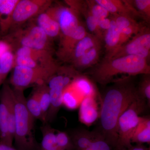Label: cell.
<instances>
[{
  "label": "cell",
  "instance_id": "obj_21",
  "mask_svg": "<svg viewBox=\"0 0 150 150\" xmlns=\"http://www.w3.org/2000/svg\"><path fill=\"white\" fill-rule=\"evenodd\" d=\"M40 130L42 134V140L38 150H62L56 143V130L49 123H43Z\"/></svg>",
  "mask_w": 150,
  "mask_h": 150
},
{
  "label": "cell",
  "instance_id": "obj_18",
  "mask_svg": "<svg viewBox=\"0 0 150 150\" xmlns=\"http://www.w3.org/2000/svg\"><path fill=\"white\" fill-rule=\"evenodd\" d=\"M37 23L38 26L43 30L48 38L56 37L61 32L59 23L48 12L39 13Z\"/></svg>",
  "mask_w": 150,
  "mask_h": 150
},
{
  "label": "cell",
  "instance_id": "obj_17",
  "mask_svg": "<svg viewBox=\"0 0 150 150\" xmlns=\"http://www.w3.org/2000/svg\"><path fill=\"white\" fill-rule=\"evenodd\" d=\"M19 0H0V31L4 33L11 27V17Z\"/></svg>",
  "mask_w": 150,
  "mask_h": 150
},
{
  "label": "cell",
  "instance_id": "obj_20",
  "mask_svg": "<svg viewBox=\"0 0 150 150\" xmlns=\"http://www.w3.org/2000/svg\"><path fill=\"white\" fill-rule=\"evenodd\" d=\"M64 89L60 87L49 89L51 103L46 116V123H51L56 118L63 105L62 96Z\"/></svg>",
  "mask_w": 150,
  "mask_h": 150
},
{
  "label": "cell",
  "instance_id": "obj_1",
  "mask_svg": "<svg viewBox=\"0 0 150 150\" xmlns=\"http://www.w3.org/2000/svg\"><path fill=\"white\" fill-rule=\"evenodd\" d=\"M101 99L99 128L97 131L115 150L117 143V124L119 117L139 96L134 76L116 79Z\"/></svg>",
  "mask_w": 150,
  "mask_h": 150
},
{
  "label": "cell",
  "instance_id": "obj_37",
  "mask_svg": "<svg viewBox=\"0 0 150 150\" xmlns=\"http://www.w3.org/2000/svg\"><path fill=\"white\" fill-rule=\"evenodd\" d=\"M11 50V46L7 41L0 40V58L6 51Z\"/></svg>",
  "mask_w": 150,
  "mask_h": 150
},
{
  "label": "cell",
  "instance_id": "obj_34",
  "mask_svg": "<svg viewBox=\"0 0 150 150\" xmlns=\"http://www.w3.org/2000/svg\"><path fill=\"white\" fill-rule=\"evenodd\" d=\"M112 19L119 30L137 24L139 23L134 18L124 15H113Z\"/></svg>",
  "mask_w": 150,
  "mask_h": 150
},
{
  "label": "cell",
  "instance_id": "obj_5",
  "mask_svg": "<svg viewBox=\"0 0 150 150\" xmlns=\"http://www.w3.org/2000/svg\"><path fill=\"white\" fill-rule=\"evenodd\" d=\"M59 69V67L31 69L16 66L11 78L10 83L14 89L23 90L34 84L38 86L46 83Z\"/></svg>",
  "mask_w": 150,
  "mask_h": 150
},
{
  "label": "cell",
  "instance_id": "obj_38",
  "mask_svg": "<svg viewBox=\"0 0 150 150\" xmlns=\"http://www.w3.org/2000/svg\"><path fill=\"white\" fill-rule=\"evenodd\" d=\"M126 150H150V149L146 147L143 144H137L136 146H132Z\"/></svg>",
  "mask_w": 150,
  "mask_h": 150
},
{
  "label": "cell",
  "instance_id": "obj_26",
  "mask_svg": "<svg viewBox=\"0 0 150 150\" xmlns=\"http://www.w3.org/2000/svg\"><path fill=\"white\" fill-rule=\"evenodd\" d=\"M26 105L28 110L34 119L43 122V115L36 90L26 99Z\"/></svg>",
  "mask_w": 150,
  "mask_h": 150
},
{
  "label": "cell",
  "instance_id": "obj_31",
  "mask_svg": "<svg viewBox=\"0 0 150 150\" xmlns=\"http://www.w3.org/2000/svg\"><path fill=\"white\" fill-rule=\"evenodd\" d=\"M143 75L139 85L137 86V90L140 96L145 100L148 106H150V74Z\"/></svg>",
  "mask_w": 150,
  "mask_h": 150
},
{
  "label": "cell",
  "instance_id": "obj_10",
  "mask_svg": "<svg viewBox=\"0 0 150 150\" xmlns=\"http://www.w3.org/2000/svg\"><path fill=\"white\" fill-rule=\"evenodd\" d=\"M48 37L38 25L31 27L21 38V46L38 51H45L48 46Z\"/></svg>",
  "mask_w": 150,
  "mask_h": 150
},
{
  "label": "cell",
  "instance_id": "obj_16",
  "mask_svg": "<svg viewBox=\"0 0 150 150\" xmlns=\"http://www.w3.org/2000/svg\"><path fill=\"white\" fill-rule=\"evenodd\" d=\"M75 11L78 14H81L84 17L87 28L91 34L96 35L103 41L104 33L98 26V20L91 14L89 10L86 1H80L75 7Z\"/></svg>",
  "mask_w": 150,
  "mask_h": 150
},
{
  "label": "cell",
  "instance_id": "obj_13",
  "mask_svg": "<svg viewBox=\"0 0 150 150\" xmlns=\"http://www.w3.org/2000/svg\"><path fill=\"white\" fill-rule=\"evenodd\" d=\"M85 26L80 23L77 28L69 37L62 40L61 48L59 52L60 58L65 61H69L73 50L77 43L87 34Z\"/></svg>",
  "mask_w": 150,
  "mask_h": 150
},
{
  "label": "cell",
  "instance_id": "obj_8",
  "mask_svg": "<svg viewBox=\"0 0 150 150\" xmlns=\"http://www.w3.org/2000/svg\"><path fill=\"white\" fill-rule=\"evenodd\" d=\"M48 1L35 0L19 1L11 17V26L12 25L18 24L39 14L42 8L48 5Z\"/></svg>",
  "mask_w": 150,
  "mask_h": 150
},
{
  "label": "cell",
  "instance_id": "obj_14",
  "mask_svg": "<svg viewBox=\"0 0 150 150\" xmlns=\"http://www.w3.org/2000/svg\"><path fill=\"white\" fill-rule=\"evenodd\" d=\"M103 41L96 35L88 33L87 35L80 40L75 46L69 61L76 62L90 49L102 44Z\"/></svg>",
  "mask_w": 150,
  "mask_h": 150
},
{
  "label": "cell",
  "instance_id": "obj_19",
  "mask_svg": "<svg viewBox=\"0 0 150 150\" xmlns=\"http://www.w3.org/2000/svg\"><path fill=\"white\" fill-rule=\"evenodd\" d=\"M131 143L143 144L150 143V118L140 117L139 122L134 130L131 139Z\"/></svg>",
  "mask_w": 150,
  "mask_h": 150
},
{
  "label": "cell",
  "instance_id": "obj_32",
  "mask_svg": "<svg viewBox=\"0 0 150 150\" xmlns=\"http://www.w3.org/2000/svg\"><path fill=\"white\" fill-rule=\"evenodd\" d=\"M56 137L57 144L62 150H75L72 140L68 133L57 131Z\"/></svg>",
  "mask_w": 150,
  "mask_h": 150
},
{
  "label": "cell",
  "instance_id": "obj_15",
  "mask_svg": "<svg viewBox=\"0 0 150 150\" xmlns=\"http://www.w3.org/2000/svg\"><path fill=\"white\" fill-rule=\"evenodd\" d=\"M98 134L96 130L89 131L83 129H76L70 132L75 150H85L93 142Z\"/></svg>",
  "mask_w": 150,
  "mask_h": 150
},
{
  "label": "cell",
  "instance_id": "obj_27",
  "mask_svg": "<svg viewBox=\"0 0 150 150\" xmlns=\"http://www.w3.org/2000/svg\"><path fill=\"white\" fill-rule=\"evenodd\" d=\"M82 100L72 90L69 89L67 87L63 91L62 96L63 105L67 109L74 110L79 107Z\"/></svg>",
  "mask_w": 150,
  "mask_h": 150
},
{
  "label": "cell",
  "instance_id": "obj_29",
  "mask_svg": "<svg viewBox=\"0 0 150 150\" xmlns=\"http://www.w3.org/2000/svg\"><path fill=\"white\" fill-rule=\"evenodd\" d=\"M89 10L91 14L98 20L108 18L110 13L108 11L96 1L95 0L86 1Z\"/></svg>",
  "mask_w": 150,
  "mask_h": 150
},
{
  "label": "cell",
  "instance_id": "obj_9",
  "mask_svg": "<svg viewBox=\"0 0 150 150\" xmlns=\"http://www.w3.org/2000/svg\"><path fill=\"white\" fill-rule=\"evenodd\" d=\"M13 89L6 83L3 85L0 94V142L13 146L8 132L9 108Z\"/></svg>",
  "mask_w": 150,
  "mask_h": 150
},
{
  "label": "cell",
  "instance_id": "obj_11",
  "mask_svg": "<svg viewBox=\"0 0 150 150\" xmlns=\"http://www.w3.org/2000/svg\"><path fill=\"white\" fill-rule=\"evenodd\" d=\"M79 108V120L86 126H91L99 118L100 110L98 109L96 98L84 97Z\"/></svg>",
  "mask_w": 150,
  "mask_h": 150
},
{
  "label": "cell",
  "instance_id": "obj_12",
  "mask_svg": "<svg viewBox=\"0 0 150 150\" xmlns=\"http://www.w3.org/2000/svg\"><path fill=\"white\" fill-rule=\"evenodd\" d=\"M98 4L106 9L112 15H124L134 18L140 15L134 8L131 1L121 0H95Z\"/></svg>",
  "mask_w": 150,
  "mask_h": 150
},
{
  "label": "cell",
  "instance_id": "obj_28",
  "mask_svg": "<svg viewBox=\"0 0 150 150\" xmlns=\"http://www.w3.org/2000/svg\"><path fill=\"white\" fill-rule=\"evenodd\" d=\"M132 5L141 18L149 22L150 20V0H134L131 1Z\"/></svg>",
  "mask_w": 150,
  "mask_h": 150
},
{
  "label": "cell",
  "instance_id": "obj_39",
  "mask_svg": "<svg viewBox=\"0 0 150 150\" xmlns=\"http://www.w3.org/2000/svg\"><path fill=\"white\" fill-rule=\"evenodd\" d=\"M0 150H18L13 146H9L0 142Z\"/></svg>",
  "mask_w": 150,
  "mask_h": 150
},
{
  "label": "cell",
  "instance_id": "obj_25",
  "mask_svg": "<svg viewBox=\"0 0 150 150\" xmlns=\"http://www.w3.org/2000/svg\"><path fill=\"white\" fill-rule=\"evenodd\" d=\"M36 90L43 115V123H46V116L51 103L49 88L46 83H45L38 85Z\"/></svg>",
  "mask_w": 150,
  "mask_h": 150
},
{
  "label": "cell",
  "instance_id": "obj_22",
  "mask_svg": "<svg viewBox=\"0 0 150 150\" xmlns=\"http://www.w3.org/2000/svg\"><path fill=\"white\" fill-rule=\"evenodd\" d=\"M120 36V30L116 26L114 21L111 19L110 27L105 31L103 35L105 55L110 54L118 48Z\"/></svg>",
  "mask_w": 150,
  "mask_h": 150
},
{
  "label": "cell",
  "instance_id": "obj_24",
  "mask_svg": "<svg viewBox=\"0 0 150 150\" xmlns=\"http://www.w3.org/2000/svg\"><path fill=\"white\" fill-rule=\"evenodd\" d=\"M78 91L82 94L84 97H98L97 89L93 83L88 78L80 74L72 83Z\"/></svg>",
  "mask_w": 150,
  "mask_h": 150
},
{
  "label": "cell",
  "instance_id": "obj_33",
  "mask_svg": "<svg viewBox=\"0 0 150 150\" xmlns=\"http://www.w3.org/2000/svg\"><path fill=\"white\" fill-rule=\"evenodd\" d=\"M85 150H115L99 132L94 140Z\"/></svg>",
  "mask_w": 150,
  "mask_h": 150
},
{
  "label": "cell",
  "instance_id": "obj_35",
  "mask_svg": "<svg viewBox=\"0 0 150 150\" xmlns=\"http://www.w3.org/2000/svg\"><path fill=\"white\" fill-rule=\"evenodd\" d=\"M16 66H21L31 69H37L44 67L40 66L39 64L30 56H16Z\"/></svg>",
  "mask_w": 150,
  "mask_h": 150
},
{
  "label": "cell",
  "instance_id": "obj_6",
  "mask_svg": "<svg viewBox=\"0 0 150 150\" xmlns=\"http://www.w3.org/2000/svg\"><path fill=\"white\" fill-rule=\"evenodd\" d=\"M134 55L148 60L150 55V30L146 26L131 39L110 54L104 59H115L122 56Z\"/></svg>",
  "mask_w": 150,
  "mask_h": 150
},
{
  "label": "cell",
  "instance_id": "obj_3",
  "mask_svg": "<svg viewBox=\"0 0 150 150\" xmlns=\"http://www.w3.org/2000/svg\"><path fill=\"white\" fill-rule=\"evenodd\" d=\"M15 117L14 141L18 150H38L34 133V118L28 110L23 90L13 89Z\"/></svg>",
  "mask_w": 150,
  "mask_h": 150
},
{
  "label": "cell",
  "instance_id": "obj_30",
  "mask_svg": "<svg viewBox=\"0 0 150 150\" xmlns=\"http://www.w3.org/2000/svg\"><path fill=\"white\" fill-rule=\"evenodd\" d=\"M144 26V25L139 23L120 30V40L118 48L129 41L133 35H137Z\"/></svg>",
  "mask_w": 150,
  "mask_h": 150
},
{
  "label": "cell",
  "instance_id": "obj_23",
  "mask_svg": "<svg viewBox=\"0 0 150 150\" xmlns=\"http://www.w3.org/2000/svg\"><path fill=\"white\" fill-rule=\"evenodd\" d=\"M102 46V44H100L90 49L73 63L74 67L78 69H85L96 64L100 56Z\"/></svg>",
  "mask_w": 150,
  "mask_h": 150
},
{
  "label": "cell",
  "instance_id": "obj_7",
  "mask_svg": "<svg viewBox=\"0 0 150 150\" xmlns=\"http://www.w3.org/2000/svg\"><path fill=\"white\" fill-rule=\"evenodd\" d=\"M48 13L59 23L63 35L62 40L71 36L80 23L78 13L70 7L59 6Z\"/></svg>",
  "mask_w": 150,
  "mask_h": 150
},
{
  "label": "cell",
  "instance_id": "obj_2",
  "mask_svg": "<svg viewBox=\"0 0 150 150\" xmlns=\"http://www.w3.org/2000/svg\"><path fill=\"white\" fill-rule=\"evenodd\" d=\"M90 74L94 81L106 85L112 83L115 76L125 74L130 76L150 74V66L146 59L130 55L108 59H103L93 67Z\"/></svg>",
  "mask_w": 150,
  "mask_h": 150
},
{
  "label": "cell",
  "instance_id": "obj_36",
  "mask_svg": "<svg viewBox=\"0 0 150 150\" xmlns=\"http://www.w3.org/2000/svg\"><path fill=\"white\" fill-rule=\"evenodd\" d=\"M98 25L100 28L103 31V30L105 31L110 27L111 19L108 18L100 19L98 20Z\"/></svg>",
  "mask_w": 150,
  "mask_h": 150
},
{
  "label": "cell",
  "instance_id": "obj_4",
  "mask_svg": "<svg viewBox=\"0 0 150 150\" xmlns=\"http://www.w3.org/2000/svg\"><path fill=\"white\" fill-rule=\"evenodd\" d=\"M147 106L146 101L139 96L121 114L117 124V143L115 150H126L132 146L131 137L139 122V115Z\"/></svg>",
  "mask_w": 150,
  "mask_h": 150
}]
</instances>
